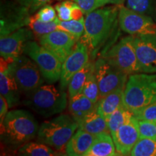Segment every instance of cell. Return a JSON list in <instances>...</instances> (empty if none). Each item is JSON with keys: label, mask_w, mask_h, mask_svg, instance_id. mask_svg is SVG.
<instances>
[{"label": "cell", "mask_w": 156, "mask_h": 156, "mask_svg": "<svg viewBox=\"0 0 156 156\" xmlns=\"http://www.w3.org/2000/svg\"><path fill=\"white\" fill-rule=\"evenodd\" d=\"M119 10L116 5L95 9L85 17V32L80 40L95 51L107 40L119 24Z\"/></svg>", "instance_id": "obj_1"}, {"label": "cell", "mask_w": 156, "mask_h": 156, "mask_svg": "<svg viewBox=\"0 0 156 156\" xmlns=\"http://www.w3.org/2000/svg\"><path fill=\"white\" fill-rule=\"evenodd\" d=\"M39 126L32 114L23 109L7 113L1 124V135L7 145H23L38 134Z\"/></svg>", "instance_id": "obj_2"}, {"label": "cell", "mask_w": 156, "mask_h": 156, "mask_svg": "<svg viewBox=\"0 0 156 156\" xmlns=\"http://www.w3.org/2000/svg\"><path fill=\"white\" fill-rule=\"evenodd\" d=\"M156 101V75H130L124 90V106L135 114Z\"/></svg>", "instance_id": "obj_3"}, {"label": "cell", "mask_w": 156, "mask_h": 156, "mask_svg": "<svg viewBox=\"0 0 156 156\" xmlns=\"http://www.w3.org/2000/svg\"><path fill=\"white\" fill-rule=\"evenodd\" d=\"M26 95L25 105L44 117L60 114L67 107V93L53 85H41Z\"/></svg>", "instance_id": "obj_4"}, {"label": "cell", "mask_w": 156, "mask_h": 156, "mask_svg": "<svg viewBox=\"0 0 156 156\" xmlns=\"http://www.w3.org/2000/svg\"><path fill=\"white\" fill-rule=\"evenodd\" d=\"M78 129V124L71 115L61 114L43 122L39 126L38 139L58 152L65 151L72 136Z\"/></svg>", "instance_id": "obj_5"}, {"label": "cell", "mask_w": 156, "mask_h": 156, "mask_svg": "<svg viewBox=\"0 0 156 156\" xmlns=\"http://www.w3.org/2000/svg\"><path fill=\"white\" fill-rule=\"evenodd\" d=\"M7 61V69L23 93L28 94L44 83V79L38 66L28 56L22 54Z\"/></svg>", "instance_id": "obj_6"}, {"label": "cell", "mask_w": 156, "mask_h": 156, "mask_svg": "<svg viewBox=\"0 0 156 156\" xmlns=\"http://www.w3.org/2000/svg\"><path fill=\"white\" fill-rule=\"evenodd\" d=\"M23 54L34 60L44 80L48 83H54L60 79L62 62L40 44L33 40L29 41L25 44Z\"/></svg>", "instance_id": "obj_7"}, {"label": "cell", "mask_w": 156, "mask_h": 156, "mask_svg": "<svg viewBox=\"0 0 156 156\" xmlns=\"http://www.w3.org/2000/svg\"><path fill=\"white\" fill-rule=\"evenodd\" d=\"M102 57L111 64L127 74L140 73L134 44V36L124 37L106 52Z\"/></svg>", "instance_id": "obj_8"}, {"label": "cell", "mask_w": 156, "mask_h": 156, "mask_svg": "<svg viewBox=\"0 0 156 156\" xmlns=\"http://www.w3.org/2000/svg\"><path fill=\"white\" fill-rule=\"evenodd\" d=\"M95 75L100 90V98L117 90H124L128 80L127 74L101 57L95 62Z\"/></svg>", "instance_id": "obj_9"}, {"label": "cell", "mask_w": 156, "mask_h": 156, "mask_svg": "<svg viewBox=\"0 0 156 156\" xmlns=\"http://www.w3.org/2000/svg\"><path fill=\"white\" fill-rule=\"evenodd\" d=\"M119 7V25L124 32L132 36L156 33V24L152 17L123 5Z\"/></svg>", "instance_id": "obj_10"}, {"label": "cell", "mask_w": 156, "mask_h": 156, "mask_svg": "<svg viewBox=\"0 0 156 156\" xmlns=\"http://www.w3.org/2000/svg\"><path fill=\"white\" fill-rule=\"evenodd\" d=\"M134 44L141 73H156V33L134 36Z\"/></svg>", "instance_id": "obj_11"}, {"label": "cell", "mask_w": 156, "mask_h": 156, "mask_svg": "<svg viewBox=\"0 0 156 156\" xmlns=\"http://www.w3.org/2000/svg\"><path fill=\"white\" fill-rule=\"evenodd\" d=\"M39 44L63 62L75 48L78 41L69 34L57 29L38 38Z\"/></svg>", "instance_id": "obj_12"}, {"label": "cell", "mask_w": 156, "mask_h": 156, "mask_svg": "<svg viewBox=\"0 0 156 156\" xmlns=\"http://www.w3.org/2000/svg\"><path fill=\"white\" fill-rule=\"evenodd\" d=\"M89 62V48L79 40L75 48L62 62L60 85L62 88L68 87L71 78Z\"/></svg>", "instance_id": "obj_13"}, {"label": "cell", "mask_w": 156, "mask_h": 156, "mask_svg": "<svg viewBox=\"0 0 156 156\" xmlns=\"http://www.w3.org/2000/svg\"><path fill=\"white\" fill-rule=\"evenodd\" d=\"M35 34L29 28H20L0 38L1 58L11 59L22 55L25 44L34 38Z\"/></svg>", "instance_id": "obj_14"}, {"label": "cell", "mask_w": 156, "mask_h": 156, "mask_svg": "<svg viewBox=\"0 0 156 156\" xmlns=\"http://www.w3.org/2000/svg\"><path fill=\"white\" fill-rule=\"evenodd\" d=\"M137 121L133 116L112 135L119 155H130L135 144L140 139Z\"/></svg>", "instance_id": "obj_15"}, {"label": "cell", "mask_w": 156, "mask_h": 156, "mask_svg": "<svg viewBox=\"0 0 156 156\" xmlns=\"http://www.w3.org/2000/svg\"><path fill=\"white\" fill-rule=\"evenodd\" d=\"M30 12L20 5L8 13H2L1 37L5 36L17 29L28 25Z\"/></svg>", "instance_id": "obj_16"}, {"label": "cell", "mask_w": 156, "mask_h": 156, "mask_svg": "<svg viewBox=\"0 0 156 156\" xmlns=\"http://www.w3.org/2000/svg\"><path fill=\"white\" fill-rule=\"evenodd\" d=\"M96 135L78 129L72 136L65 147L66 155L69 156H85L92 145Z\"/></svg>", "instance_id": "obj_17"}, {"label": "cell", "mask_w": 156, "mask_h": 156, "mask_svg": "<svg viewBox=\"0 0 156 156\" xmlns=\"http://www.w3.org/2000/svg\"><path fill=\"white\" fill-rule=\"evenodd\" d=\"M22 91L9 73L7 68L1 70L0 73V93L5 98L9 104V108H12L17 105L20 98V93Z\"/></svg>", "instance_id": "obj_18"}, {"label": "cell", "mask_w": 156, "mask_h": 156, "mask_svg": "<svg viewBox=\"0 0 156 156\" xmlns=\"http://www.w3.org/2000/svg\"><path fill=\"white\" fill-rule=\"evenodd\" d=\"M96 108L97 103L93 102L83 93L69 98V112L77 124Z\"/></svg>", "instance_id": "obj_19"}, {"label": "cell", "mask_w": 156, "mask_h": 156, "mask_svg": "<svg viewBox=\"0 0 156 156\" xmlns=\"http://www.w3.org/2000/svg\"><path fill=\"white\" fill-rule=\"evenodd\" d=\"M117 153L112 134L105 132L97 134L85 156H115Z\"/></svg>", "instance_id": "obj_20"}, {"label": "cell", "mask_w": 156, "mask_h": 156, "mask_svg": "<svg viewBox=\"0 0 156 156\" xmlns=\"http://www.w3.org/2000/svg\"><path fill=\"white\" fill-rule=\"evenodd\" d=\"M124 90H117L100 98L97 103V111L104 118L112 114L118 108L124 106Z\"/></svg>", "instance_id": "obj_21"}, {"label": "cell", "mask_w": 156, "mask_h": 156, "mask_svg": "<svg viewBox=\"0 0 156 156\" xmlns=\"http://www.w3.org/2000/svg\"><path fill=\"white\" fill-rule=\"evenodd\" d=\"M78 129L94 135L109 132L106 118L98 112L97 108L78 122Z\"/></svg>", "instance_id": "obj_22"}, {"label": "cell", "mask_w": 156, "mask_h": 156, "mask_svg": "<svg viewBox=\"0 0 156 156\" xmlns=\"http://www.w3.org/2000/svg\"><path fill=\"white\" fill-rule=\"evenodd\" d=\"M95 69V63L88 62L86 65L75 73L70 80L68 85V95L69 98L75 96L78 93L83 92V89L87 78Z\"/></svg>", "instance_id": "obj_23"}, {"label": "cell", "mask_w": 156, "mask_h": 156, "mask_svg": "<svg viewBox=\"0 0 156 156\" xmlns=\"http://www.w3.org/2000/svg\"><path fill=\"white\" fill-rule=\"evenodd\" d=\"M59 152L42 142H26L18 150L19 155L27 156L59 155Z\"/></svg>", "instance_id": "obj_24"}, {"label": "cell", "mask_w": 156, "mask_h": 156, "mask_svg": "<svg viewBox=\"0 0 156 156\" xmlns=\"http://www.w3.org/2000/svg\"><path fill=\"white\" fill-rule=\"evenodd\" d=\"M134 115L124 106H122L106 118L108 131L113 135L117 130L126 122H127Z\"/></svg>", "instance_id": "obj_25"}, {"label": "cell", "mask_w": 156, "mask_h": 156, "mask_svg": "<svg viewBox=\"0 0 156 156\" xmlns=\"http://www.w3.org/2000/svg\"><path fill=\"white\" fill-rule=\"evenodd\" d=\"M126 7L152 17L156 22V0H126Z\"/></svg>", "instance_id": "obj_26"}, {"label": "cell", "mask_w": 156, "mask_h": 156, "mask_svg": "<svg viewBox=\"0 0 156 156\" xmlns=\"http://www.w3.org/2000/svg\"><path fill=\"white\" fill-rule=\"evenodd\" d=\"M58 20L57 17L55 20L49 23H44L38 20V19L35 17V15L30 16L29 20L28 27L32 30L35 36L40 38L41 36H44L52 31L57 30L58 28Z\"/></svg>", "instance_id": "obj_27"}, {"label": "cell", "mask_w": 156, "mask_h": 156, "mask_svg": "<svg viewBox=\"0 0 156 156\" xmlns=\"http://www.w3.org/2000/svg\"><path fill=\"white\" fill-rule=\"evenodd\" d=\"M132 156H156V138H140L130 153Z\"/></svg>", "instance_id": "obj_28"}, {"label": "cell", "mask_w": 156, "mask_h": 156, "mask_svg": "<svg viewBox=\"0 0 156 156\" xmlns=\"http://www.w3.org/2000/svg\"><path fill=\"white\" fill-rule=\"evenodd\" d=\"M58 28L69 34L77 41L81 38L85 32V18L81 20H58Z\"/></svg>", "instance_id": "obj_29"}, {"label": "cell", "mask_w": 156, "mask_h": 156, "mask_svg": "<svg viewBox=\"0 0 156 156\" xmlns=\"http://www.w3.org/2000/svg\"><path fill=\"white\" fill-rule=\"evenodd\" d=\"M82 93L95 103H97L100 99V90L95 75V69L87 78Z\"/></svg>", "instance_id": "obj_30"}, {"label": "cell", "mask_w": 156, "mask_h": 156, "mask_svg": "<svg viewBox=\"0 0 156 156\" xmlns=\"http://www.w3.org/2000/svg\"><path fill=\"white\" fill-rule=\"evenodd\" d=\"M75 2L66 0L62 2L56 4L55 5V9L57 12V16L58 20L62 21H67L73 20L72 13H73V8Z\"/></svg>", "instance_id": "obj_31"}, {"label": "cell", "mask_w": 156, "mask_h": 156, "mask_svg": "<svg viewBox=\"0 0 156 156\" xmlns=\"http://www.w3.org/2000/svg\"><path fill=\"white\" fill-rule=\"evenodd\" d=\"M137 126L140 138H156V122L138 120Z\"/></svg>", "instance_id": "obj_32"}, {"label": "cell", "mask_w": 156, "mask_h": 156, "mask_svg": "<svg viewBox=\"0 0 156 156\" xmlns=\"http://www.w3.org/2000/svg\"><path fill=\"white\" fill-rule=\"evenodd\" d=\"M34 15L38 20L44 23L52 22L58 17L56 9L49 5L44 6Z\"/></svg>", "instance_id": "obj_33"}, {"label": "cell", "mask_w": 156, "mask_h": 156, "mask_svg": "<svg viewBox=\"0 0 156 156\" xmlns=\"http://www.w3.org/2000/svg\"><path fill=\"white\" fill-rule=\"evenodd\" d=\"M138 120L156 122V101L134 114Z\"/></svg>", "instance_id": "obj_34"}, {"label": "cell", "mask_w": 156, "mask_h": 156, "mask_svg": "<svg viewBox=\"0 0 156 156\" xmlns=\"http://www.w3.org/2000/svg\"><path fill=\"white\" fill-rule=\"evenodd\" d=\"M15 1L18 5L28 9L30 13H32L38 9H40L44 6L58 0H15Z\"/></svg>", "instance_id": "obj_35"}, {"label": "cell", "mask_w": 156, "mask_h": 156, "mask_svg": "<svg viewBox=\"0 0 156 156\" xmlns=\"http://www.w3.org/2000/svg\"><path fill=\"white\" fill-rule=\"evenodd\" d=\"M73 1L77 4L85 15L102 7L100 0H73Z\"/></svg>", "instance_id": "obj_36"}, {"label": "cell", "mask_w": 156, "mask_h": 156, "mask_svg": "<svg viewBox=\"0 0 156 156\" xmlns=\"http://www.w3.org/2000/svg\"><path fill=\"white\" fill-rule=\"evenodd\" d=\"M9 104L7 101L2 95L0 96V123L2 124L6 115L8 113Z\"/></svg>", "instance_id": "obj_37"}, {"label": "cell", "mask_w": 156, "mask_h": 156, "mask_svg": "<svg viewBox=\"0 0 156 156\" xmlns=\"http://www.w3.org/2000/svg\"><path fill=\"white\" fill-rule=\"evenodd\" d=\"M84 12L82 10L80 7L78 6L77 3L75 2L74 5V7L73 8V13H72V17H73V20H81L84 18Z\"/></svg>", "instance_id": "obj_38"}, {"label": "cell", "mask_w": 156, "mask_h": 156, "mask_svg": "<svg viewBox=\"0 0 156 156\" xmlns=\"http://www.w3.org/2000/svg\"><path fill=\"white\" fill-rule=\"evenodd\" d=\"M101 5L102 7H104L106 5L111 4V5H114L116 6L122 5L123 3L126 1V0H100Z\"/></svg>", "instance_id": "obj_39"}]
</instances>
